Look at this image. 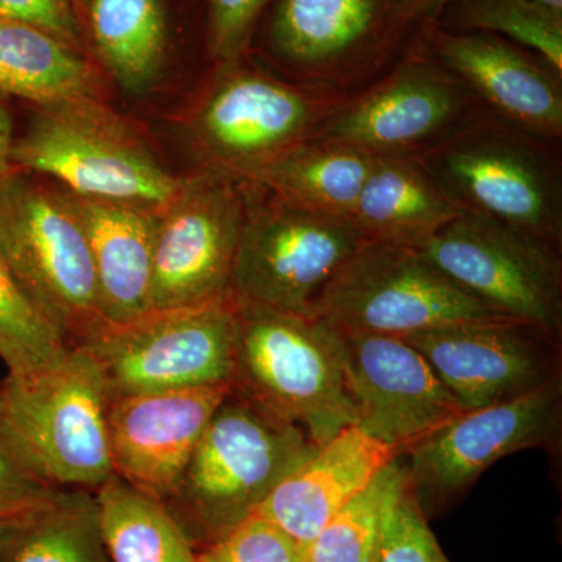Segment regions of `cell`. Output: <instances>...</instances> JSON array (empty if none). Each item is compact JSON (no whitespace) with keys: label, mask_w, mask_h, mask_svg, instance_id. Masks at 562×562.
I'll list each match as a JSON object with an SVG mask.
<instances>
[{"label":"cell","mask_w":562,"mask_h":562,"mask_svg":"<svg viewBox=\"0 0 562 562\" xmlns=\"http://www.w3.org/2000/svg\"><path fill=\"white\" fill-rule=\"evenodd\" d=\"M416 157L464 213L490 217L560 250L557 176L520 133L473 125Z\"/></svg>","instance_id":"obj_7"},{"label":"cell","mask_w":562,"mask_h":562,"mask_svg":"<svg viewBox=\"0 0 562 562\" xmlns=\"http://www.w3.org/2000/svg\"><path fill=\"white\" fill-rule=\"evenodd\" d=\"M431 27L502 36L535 52L562 76V14L536 0H447Z\"/></svg>","instance_id":"obj_29"},{"label":"cell","mask_w":562,"mask_h":562,"mask_svg":"<svg viewBox=\"0 0 562 562\" xmlns=\"http://www.w3.org/2000/svg\"><path fill=\"white\" fill-rule=\"evenodd\" d=\"M321 317L344 330L406 338L503 316L462 291L416 247L368 241L333 284Z\"/></svg>","instance_id":"obj_11"},{"label":"cell","mask_w":562,"mask_h":562,"mask_svg":"<svg viewBox=\"0 0 562 562\" xmlns=\"http://www.w3.org/2000/svg\"><path fill=\"white\" fill-rule=\"evenodd\" d=\"M85 41L122 88L160 76L172 46L171 0H76Z\"/></svg>","instance_id":"obj_23"},{"label":"cell","mask_w":562,"mask_h":562,"mask_svg":"<svg viewBox=\"0 0 562 562\" xmlns=\"http://www.w3.org/2000/svg\"><path fill=\"white\" fill-rule=\"evenodd\" d=\"M0 20L32 25L76 49L87 47L74 0H0Z\"/></svg>","instance_id":"obj_35"},{"label":"cell","mask_w":562,"mask_h":562,"mask_svg":"<svg viewBox=\"0 0 562 562\" xmlns=\"http://www.w3.org/2000/svg\"><path fill=\"white\" fill-rule=\"evenodd\" d=\"M305 552L303 543L254 514L199 550L198 562H305Z\"/></svg>","instance_id":"obj_31"},{"label":"cell","mask_w":562,"mask_h":562,"mask_svg":"<svg viewBox=\"0 0 562 562\" xmlns=\"http://www.w3.org/2000/svg\"><path fill=\"white\" fill-rule=\"evenodd\" d=\"M425 46L442 68L479 92L528 135L557 138L562 131L561 76L535 52L492 33L428 27Z\"/></svg>","instance_id":"obj_19"},{"label":"cell","mask_w":562,"mask_h":562,"mask_svg":"<svg viewBox=\"0 0 562 562\" xmlns=\"http://www.w3.org/2000/svg\"><path fill=\"white\" fill-rule=\"evenodd\" d=\"M369 239L353 221L288 205L246 209L228 299L321 317L333 284Z\"/></svg>","instance_id":"obj_6"},{"label":"cell","mask_w":562,"mask_h":562,"mask_svg":"<svg viewBox=\"0 0 562 562\" xmlns=\"http://www.w3.org/2000/svg\"><path fill=\"white\" fill-rule=\"evenodd\" d=\"M110 398L98 361L83 347H70L46 371L0 383V431L50 487L94 492L114 475Z\"/></svg>","instance_id":"obj_3"},{"label":"cell","mask_w":562,"mask_h":562,"mask_svg":"<svg viewBox=\"0 0 562 562\" xmlns=\"http://www.w3.org/2000/svg\"><path fill=\"white\" fill-rule=\"evenodd\" d=\"M228 391L222 384L113 395L109 441L114 475L165 501Z\"/></svg>","instance_id":"obj_16"},{"label":"cell","mask_w":562,"mask_h":562,"mask_svg":"<svg viewBox=\"0 0 562 562\" xmlns=\"http://www.w3.org/2000/svg\"><path fill=\"white\" fill-rule=\"evenodd\" d=\"M336 330L355 425L398 457L465 412L405 339Z\"/></svg>","instance_id":"obj_13"},{"label":"cell","mask_w":562,"mask_h":562,"mask_svg":"<svg viewBox=\"0 0 562 562\" xmlns=\"http://www.w3.org/2000/svg\"><path fill=\"white\" fill-rule=\"evenodd\" d=\"M13 522H0V553H2L3 543H5L7 535H9V530Z\"/></svg>","instance_id":"obj_39"},{"label":"cell","mask_w":562,"mask_h":562,"mask_svg":"<svg viewBox=\"0 0 562 562\" xmlns=\"http://www.w3.org/2000/svg\"><path fill=\"white\" fill-rule=\"evenodd\" d=\"M536 2H539L541 5L547 7V9L554 11V13L562 14V0H536Z\"/></svg>","instance_id":"obj_38"},{"label":"cell","mask_w":562,"mask_h":562,"mask_svg":"<svg viewBox=\"0 0 562 562\" xmlns=\"http://www.w3.org/2000/svg\"><path fill=\"white\" fill-rule=\"evenodd\" d=\"M0 257L69 347L106 327L90 246L66 192L16 173L0 180Z\"/></svg>","instance_id":"obj_4"},{"label":"cell","mask_w":562,"mask_h":562,"mask_svg":"<svg viewBox=\"0 0 562 562\" xmlns=\"http://www.w3.org/2000/svg\"><path fill=\"white\" fill-rule=\"evenodd\" d=\"M417 249L492 312L562 339L560 250L472 213H462Z\"/></svg>","instance_id":"obj_10"},{"label":"cell","mask_w":562,"mask_h":562,"mask_svg":"<svg viewBox=\"0 0 562 562\" xmlns=\"http://www.w3.org/2000/svg\"><path fill=\"white\" fill-rule=\"evenodd\" d=\"M224 70L195 114L192 132L217 173L246 179L305 140L313 105L301 91L239 61Z\"/></svg>","instance_id":"obj_15"},{"label":"cell","mask_w":562,"mask_h":562,"mask_svg":"<svg viewBox=\"0 0 562 562\" xmlns=\"http://www.w3.org/2000/svg\"><path fill=\"white\" fill-rule=\"evenodd\" d=\"M397 458L391 447L351 425L292 469L255 514L306 547Z\"/></svg>","instance_id":"obj_20"},{"label":"cell","mask_w":562,"mask_h":562,"mask_svg":"<svg viewBox=\"0 0 562 562\" xmlns=\"http://www.w3.org/2000/svg\"><path fill=\"white\" fill-rule=\"evenodd\" d=\"M54 491L22 462L0 431V522H14Z\"/></svg>","instance_id":"obj_34"},{"label":"cell","mask_w":562,"mask_h":562,"mask_svg":"<svg viewBox=\"0 0 562 562\" xmlns=\"http://www.w3.org/2000/svg\"><path fill=\"white\" fill-rule=\"evenodd\" d=\"M458 83L449 70L414 60L382 87L331 116L313 140L373 157L414 155L460 116L465 101Z\"/></svg>","instance_id":"obj_17"},{"label":"cell","mask_w":562,"mask_h":562,"mask_svg":"<svg viewBox=\"0 0 562 562\" xmlns=\"http://www.w3.org/2000/svg\"><path fill=\"white\" fill-rule=\"evenodd\" d=\"M13 144V121H11L10 111L0 101V180L5 179L9 173L14 171L13 165H11Z\"/></svg>","instance_id":"obj_37"},{"label":"cell","mask_w":562,"mask_h":562,"mask_svg":"<svg viewBox=\"0 0 562 562\" xmlns=\"http://www.w3.org/2000/svg\"><path fill=\"white\" fill-rule=\"evenodd\" d=\"M379 157L338 144H297L244 180L261 184L297 209L350 220Z\"/></svg>","instance_id":"obj_24"},{"label":"cell","mask_w":562,"mask_h":562,"mask_svg":"<svg viewBox=\"0 0 562 562\" xmlns=\"http://www.w3.org/2000/svg\"><path fill=\"white\" fill-rule=\"evenodd\" d=\"M272 0H203L205 43L217 65L241 61Z\"/></svg>","instance_id":"obj_32"},{"label":"cell","mask_w":562,"mask_h":562,"mask_svg":"<svg viewBox=\"0 0 562 562\" xmlns=\"http://www.w3.org/2000/svg\"><path fill=\"white\" fill-rule=\"evenodd\" d=\"M0 562H111L94 492L55 490L11 524Z\"/></svg>","instance_id":"obj_27"},{"label":"cell","mask_w":562,"mask_h":562,"mask_svg":"<svg viewBox=\"0 0 562 562\" xmlns=\"http://www.w3.org/2000/svg\"><path fill=\"white\" fill-rule=\"evenodd\" d=\"M246 202L222 173L184 181L158 210L151 260V312L228 299Z\"/></svg>","instance_id":"obj_12"},{"label":"cell","mask_w":562,"mask_h":562,"mask_svg":"<svg viewBox=\"0 0 562 562\" xmlns=\"http://www.w3.org/2000/svg\"><path fill=\"white\" fill-rule=\"evenodd\" d=\"M397 0H272L258 31L265 49L303 72L373 60L403 38Z\"/></svg>","instance_id":"obj_18"},{"label":"cell","mask_w":562,"mask_h":562,"mask_svg":"<svg viewBox=\"0 0 562 562\" xmlns=\"http://www.w3.org/2000/svg\"><path fill=\"white\" fill-rule=\"evenodd\" d=\"M447 0H397V24L403 35H408L413 29L427 31L435 24L439 11Z\"/></svg>","instance_id":"obj_36"},{"label":"cell","mask_w":562,"mask_h":562,"mask_svg":"<svg viewBox=\"0 0 562 562\" xmlns=\"http://www.w3.org/2000/svg\"><path fill=\"white\" fill-rule=\"evenodd\" d=\"M235 305L231 299L150 312L106 325L85 342L113 395L231 386Z\"/></svg>","instance_id":"obj_9"},{"label":"cell","mask_w":562,"mask_h":562,"mask_svg":"<svg viewBox=\"0 0 562 562\" xmlns=\"http://www.w3.org/2000/svg\"><path fill=\"white\" fill-rule=\"evenodd\" d=\"M74 3H76V0H74Z\"/></svg>","instance_id":"obj_40"},{"label":"cell","mask_w":562,"mask_h":562,"mask_svg":"<svg viewBox=\"0 0 562 562\" xmlns=\"http://www.w3.org/2000/svg\"><path fill=\"white\" fill-rule=\"evenodd\" d=\"M94 497L111 562H198V549L160 498L117 475Z\"/></svg>","instance_id":"obj_26"},{"label":"cell","mask_w":562,"mask_h":562,"mask_svg":"<svg viewBox=\"0 0 562 562\" xmlns=\"http://www.w3.org/2000/svg\"><path fill=\"white\" fill-rule=\"evenodd\" d=\"M98 83L83 50L32 25L0 20V95L43 109L98 99Z\"/></svg>","instance_id":"obj_25"},{"label":"cell","mask_w":562,"mask_h":562,"mask_svg":"<svg viewBox=\"0 0 562 562\" xmlns=\"http://www.w3.org/2000/svg\"><path fill=\"white\" fill-rule=\"evenodd\" d=\"M66 192V191H65ZM90 246L99 306L106 325L151 312V260L158 210L94 201L66 192Z\"/></svg>","instance_id":"obj_21"},{"label":"cell","mask_w":562,"mask_h":562,"mask_svg":"<svg viewBox=\"0 0 562 562\" xmlns=\"http://www.w3.org/2000/svg\"><path fill=\"white\" fill-rule=\"evenodd\" d=\"M11 165L49 176L79 198L150 210L165 209L187 181L98 99L43 106L27 133L14 139Z\"/></svg>","instance_id":"obj_5"},{"label":"cell","mask_w":562,"mask_h":562,"mask_svg":"<svg viewBox=\"0 0 562 562\" xmlns=\"http://www.w3.org/2000/svg\"><path fill=\"white\" fill-rule=\"evenodd\" d=\"M464 213L416 155L379 157L350 220L369 241L419 247Z\"/></svg>","instance_id":"obj_22"},{"label":"cell","mask_w":562,"mask_h":562,"mask_svg":"<svg viewBox=\"0 0 562 562\" xmlns=\"http://www.w3.org/2000/svg\"><path fill=\"white\" fill-rule=\"evenodd\" d=\"M465 412L514 401L562 376V339L495 317L406 336Z\"/></svg>","instance_id":"obj_14"},{"label":"cell","mask_w":562,"mask_h":562,"mask_svg":"<svg viewBox=\"0 0 562 562\" xmlns=\"http://www.w3.org/2000/svg\"><path fill=\"white\" fill-rule=\"evenodd\" d=\"M231 390L321 447L355 425L338 330L305 317L235 303Z\"/></svg>","instance_id":"obj_1"},{"label":"cell","mask_w":562,"mask_h":562,"mask_svg":"<svg viewBox=\"0 0 562 562\" xmlns=\"http://www.w3.org/2000/svg\"><path fill=\"white\" fill-rule=\"evenodd\" d=\"M408 484L405 458L391 461L306 546L305 562H373L387 513Z\"/></svg>","instance_id":"obj_28"},{"label":"cell","mask_w":562,"mask_h":562,"mask_svg":"<svg viewBox=\"0 0 562 562\" xmlns=\"http://www.w3.org/2000/svg\"><path fill=\"white\" fill-rule=\"evenodd\" d=\"M69 349L0 257V360L5 362L9 376L29 379L46 371Z\"/></svg>","instance_id":"obj_30"},{"label":"cell","mask_w":562,"mask_h":562,"mask_svg":"<svg viewBox=\"0 0 562 562\" xmlns=\"http://www.w3.org/2000/svg\"><path fill=\"white\" fill-rule=\"evenodd\" d=\"M562 376L514 401L469 409L405 454L412 490L428 520L469 494L487 469L509 454L561 453Z\"/></svg>","instance_id":"obj_8"},{"label":"cell","mask_w":562,"mask_h":562,"mask_svg":"<svg viewBox=\"0 0 562 562\" xmlns=\"http://www.w3.org/2000/svg\"><path fill=\"white\" fill-rule=\"evenodd\" d=\"M373 562H450L409 484L387 513Z\"/></svg>","instance_id":"obj_33"},{"label":"cell","mask_w":562,"mask_h":562,"mask_svg":"<svg viewBox=\"0 0 562 562\" xmlns=\"http://www.w3.org/2000/svg\"><path fill=\"white\" fill-rule=\"evenodd\" d=\"M316 450L301 428L273 419L231 390L161 502L199 552L254 516Z\"/></svg>","instance_id":"obj_2"}]
</instances>
